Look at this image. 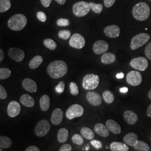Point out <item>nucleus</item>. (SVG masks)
Listing matches in <instances>:
<instances>
[{
  "label": "nucleus",
  "instance_id": "f257e3e1",
  "mask_svg": "<svg viewBox=\"0 0 151 151\" xmlns=\"http://www.w3.org/2000/svg\"><path fill=\"white\" fill-rule=\"evenodd\" d=\"M47 71L52 78H59L67 73L68 66L63 60H55L49 63Z\"/></svg>",
  "mask_w": 151,
  "mask_h": 151
},
{
  "label": "nucleus",
  "instance_id": "f03ea898",
  "mask_svg": "<svg viewBox=\"0 0 151 151\" xmlns=\"http://www.w3.org/2000/svg\"><path fill=\"white\" fill-rule=\"evenodd\" d=\"M132 14L136 20L145 21L150 16V8L145 2L138 3L133 7Z\"/></svg>",
  "mask_w": 151,
  "mask_h": 151
},
{
  "label": "nucleus",
  "instance_id": "7ed1b4c3",
  "mask_svg": "<svg viewBox=\"0 0 151 151\" xmlns=\"http://www.w3.org/2000/svg\"><path fill=\"white\" fill-rule=\"evenodd\" d=\"M27 20V17L22 14L12 16L7 22V25L12 30L20 31L26 27Z\"/></svg>",
  "mask_w": 151,
  "mask_h": 151
},
{
  "label": "nucleus",
  "instance_id": "20e7f679",
  "mask_svg": "<svg viewBox=\"0 0 151 151\" xmlns=\"http://www.w3.org/2000/svg\"><path fill=\"white\" fill-rule=\"evenodd\" d=\"M100 82L99 76L93 73L85 76L82 80V87L87 90H92L97 88Z\"/></svg>",
  "mask_w": 151,
  "mask_h": 151
},
{
  "label": "nucleus",
  "instance_id": "39448f33",
  "mask_svg": "<svg viewBox=\"0 0 151 151\" xmlns=\"http://www.w3.org/2000/svg\"><path fill=\"white\" fill-rule=\"evenodd\" d=\"M91 10V7L89 3L85 1H80L76 2L73 6L72 11L75 16L83 17L86 16Z\"/></svg>",
  "mask_w": 151,
  "mask_h": 151
},
{
  "label": "nucleus",
  "instance_id": "423d86ee",
  "mask_svg": "<svg viewBox=\"0 0 151 151\" xmlns=\"http://www.w3.org/2000/svg\"><path fill=\"white\" fill-rule=\"evenodd\" d=\"M150 39V36L147 33H140L135 35L131 40L130 48L136 50L144 45Z\"/></svg>",
  "mask_w": 151,
  "mask_h": 151
},
{
  "label": "nucleus",
  "instance_id": "0eeeda50",
  "mask_svg": "<svg viewBox=\"0 0 151 151\" xmlns=\"http://www.w3.org/2000/svg\"><path fill=\"white\" fill-rule=\"evenodd\" d=\"M83 113L84 109L81 105L79 104H73L67 109L65 115L67 119L72 120L82 116Z\"/></svg>",
  "mask_w": 151,
  "mask_h": 151
},
{
  "label": "nucleus",
  "instance_id": "6e6552de",
  "mask_svg": "<svg viewBox=\"0 0 151 151\" xmlns=\"http://www.w3.org/2000/svg\"><path fill=\"white\" fill-rule=\"evenodd\" d=\"M50 129V125L46 120H42L38 122L35 128V133L36 135L42 137L47 135Z\"/></svg>",
  "mask_w": 151,
  "mask_h": 151
},
{
  "label": "nucleus",
  "instance_id": "1a4fd4ad",
  "mask_svg": "<svg viewBox=\"0 0 151 151\" xmlns=\"http://www.w3.org/2000/svg\"><path fill=\"white\" fill-rule=\"evenodd\" d=\"M86 41L85 38L81 34L75 33L70 38L69 41V44L70 47L74 48H83L85 45Z\"/></svg>",
  "mask_w": 151,
  "mask_h": 151
},
{
  "label": "nucleus",
  "instance_id": "9d476101",
  "mask_svg": "<svg viewBox=\"0 0 151 151\" xmlns=\"http://www.w3.org/2000/svg\"><path fill=\"white\" fill-rule=\"evenodd\" d=\"M130 66L135 70L140 71L146 70L148 66V60L145 57H139L132 60L130 63Z\"/></svg>",
  "mask_w": 151,
  "mask_h": 151
},
{
  "label": "nucleus",
  "instance_id": "9b49d317",
  "mask_svg": "<svg viewBox=\"0 0 151 151\" xmlns=\"http://www.w3.org/2000/svg\"><path fill=\"white\" fill-rule=\"evenodd\" d=\"M127 81L130 85L137 86L142 83V77L139 72L137 70H132L127 74Z\"/></svg>",
  "mask_w": 151,
  "mask_h": 151
},
{
  "label": "nucleus",
  "instance_id": "f8f14e48",
  "mask_svg": "<svg viewBox=\"0 0 151 151\" xmlns=\"http://www.w3.org/2000/svg\"><path fill=\"white\" fill-rule=\"evenodd\" d=\"M8 55L11 59L17 62H21L25 58L24 52L21 49L13 47L8 50Z\"/></svg>",
  "mask_w": 151,
  "mask_h": 151
},
{
  "label": "nucleus",
  "instance_id": "ddd939ff",
  "mask_svg": "<svg viewBox=\"0 0 151 151\" xmlns=\"http://www.w3.org/2000/svg\"><path fill=\"white\" fill-rule=\"evenodd\" d=\"M21 111V106L20 104L16 101H12L9 104L7 112L8 115L11 118L17 116Z\"/></svg>",
  "mask_w": 151,
  "mask_h": 151
},
{
  "label": "nucleus",
  "instance_id": "4468645a",
  "mask_svg": "<svg viewBox=\"0 0 151 151\" xmlns=\"http://www.w3.org/2000/svg\"><path fill=\"white\" fill-rule=\"evenodd\" d=\"M86 99L88 103L95 106L100 105L103 101L100 95L96 92H88L86 94Z\"/></svg>",
  "mask_w": 151,
  "mask_h": 151
},
{
  "label": "nucleus",
  "instance_id": "2eb2a0df",
  "mask_svg": "<svg viewBox=\"0 0 151 151\" xmlns=\"http://www.w3.org/2000/svg\"><path fill=\"white\" fill-rule=\"evenodd\" d=\"M108 43L103 40L96 41L93 45L92 49L96 54H101L105 53L109 49Z\"/></svg>",
  "mask_w": 151,
  "mask_h": 151
},
{
  "label": "nucleus",
  "instance_id": "dca6fc26",
  "mask_svg": "<svg viewBox=\"0 0 151 151\" xmlns=\"http://www.w3.org/2000/svg\"><path fill=\"white\" fill-rule=\"evenodd\" d=\"M104 32L109 38H117L120 34V29L118 26L112 25L105 27L104 30Z\"/></svg>",
  "mask_w": 151,
  "mask_h": 151
},
{
  "label": "nucleus",
  "instance_id": "f3484780",
  "mask_svg": "<svg viewBox=\"0 0 151 151\" xmlns=\"http://www.w3.org/2000/svg\"><path fill=\"white\" fill-rule=\"evenodd\" d=\"M22 85L26 91L29 92L34 93L37 91V85L36 82L31 78H25L22 82Z\"/></svg>",
  "mask_w": 151,
  "mask_h": 151
},
{
  "label": "nucleus",
  "instance_id": "a211bd4d",
  "mask_svg": "<svg viewBox=\"0 0 151 151\" xmlns=\"http://www.w3.org/2000/svg\"><path fill=\"white\" fill-rule=\"evenodd\" d=\"M63 117V111L59 108L54 109L51 116V122L54 125H58L62 122Z\"/></svg>",
  "mask_w": 151,
  "mask_h": 151
},
{
  "label": "nucleus",
  "instance_id": "6ab92c4d",
  "mask_svg": "<svg viewBox=\"0 0 151 151\" xmlns=\"http://www.w3.org/2000/svg\"><path fill=\"white\" fill-rule=\"evenodd\" d=\"M106 126L109 131L113 133L118 134L121 133L122 128L120 125L112 119H109L106 122Z\"/></svg>",
  "mask_w": 151,
  "mask_h": 151
},
{
  "label": "nucleus",
  "instance_id": "aec40b11",
  "mask_svg": "<svg viewBox=\"0 0 151 151\" xmlns=\"http://www.w3.org/2000/svg\"><path fill=\"white\" fill-rule=\"evenodd\" d=\"M125 122L129 125L135 124L138 120V116L135 113L131 110L125 111L123 114Z\"/></svg>",
  "mask_w": 151,
  "mask_h": 151
},
{
  "label": "nucleus",
  "instance_id": "412c9836",
  "mask_svg": "<svg viewBox=\"0 0 151 151\" xmlns=\"http://www.w3.org/2000/svg\"><path fill=\"white\" fill-rule=\"evenodd\" d=\"M94 130L98 135L103 137H107L109 135V130L106 126L102 123H97L94 127Z\"/></svg>",
  "mask_w": 151,
  "mask_h": 151
},
{
  "label": "nucleus",
  "instance_id": "4be33fe9",
  "mask_svg": "<svg viewBox=\"0 0 151 151\" xmlns=\"http://www.w3.org/2000/svg\"><path fill=\"white\" fill-rule=\"evenodd\" d=\"M124 143L128 146L134 147L138 141L137 135L134 133H129L125 135L123 138Z\"/></svg>",
  "mask_w": 151,
  "mask_h": 151
},
{
  "label": "nucleus",
  "instance_id": "5701e85b",
  "mask_svg": "<svg viewBox=\"0 0 151 151\" xmlns=\"http://www.w3.org/2000/svg\"><path fill=\"white\" fill-rule=\"evenodd\" d=\"M20 101L22 105L27 108H32L35 104V101L34 99L28 94L22 95L20 97Z\"/></svg>",
  "mask_w": 151,
  "mask_h": 151
},
{
  "label": "nucleus",
  "instance_id": "b1692460",
  "mask_svg": "<svg viewBox=\"0 0 151 151\" xmlns=\"http://www.w3.org/2000/svg\"><path fill=\"white\" fill-rule=\"evenodd\" d=\"M110 150L111 151H128L129 147L124 143L119 142H113L110 144Z\"/></svg>",
  "mask_w": 151,
  "mask_h": 151
},
{
  "label": "nucleus",
  "instance_id": "393cba45",
  "mask_svg": "<svg viewBox=\"0 0 151 151\" xmlns=\"http://www.w3.org/2000/svg\"><path fill=\"white\" fill-rule=\"evenodd\" d=\"M116 60V57L111 53H105L101 57V61L103 64L109 65L114 63Z\"/></svg>",
  "mask_w": 151,
  "mask_h": 151
},
{
  "label": "nucleus",
  "instance_id": "a878e982",
  "mask_svg": "<svg viewBox=\"0 0 151 151\" xmlns=\"http://www.w3.org/2000/svg\"><path fill=\"white\" fill-rule=\"evenodd\" d=\"M43 58L41 55H36L30 61L29 63V66L31 69L32 70L36 69L43 63Z\"/></svg>",
  "mask_w": 151,
  "mask_h": 151
},
{
  "label": "nucleus",
  "instance_id": "bb28decb",
  "mask_svg": "<svg viewBox=\"0 0 151 151\" xmlns=\"http://www.w3.org/2000/svg\"><path fill=\"white\" fill-rule=\"evenodd\" d=\"M40 106L44 111H46L50 107V98L47 95H44L40 99Z\"/></svg>",
  "mask_w": 151,
  "mask_h": 151
},
{
  "label": "nucleus",
  "instance_id": "cd10ccee",
  "mask_svg": "<svg viewBox=\"0 0 151 151\" xmlns=\"http://www.w3.org/2000/svg\"><path fill=\"white\" fill-rule=\"evenodd\" d=\"M68 131L65 128H61L59 130L57 134V139L60 143H65L68 138Z\"/></svg>",
  "mask_w": 151,
  "mask_h": 151
},
{
  "label": "nucleus",
  "instance_id": "c85d7f7f",
  "mask_svg": "<svg viewBox=\"0 0 151 151\" xmlns=\"http://www.w3.org/2000/svg\"><path fill=\"white\" fill-rule=\"evenodd\" d=\"M81 134L83 138L89 140L92 139L95 137L93 131L87 127H83L81 129Z\"/></svg>",
  "mask_w": 151,
  "mask_h": 151
},
{
  "label": "nucleus",
  "instance_id": "c756f323",
  "mask_svg": "<svg viewBox=\"0 0 151 151\" xmlns=\"http://www.w3.org/2000/svg\"><path fill=\"white\" fill-rule=\"evenodd\" d=\"M133 147L135 150L138 151H150V148L148 145L142 140H138L137 144Z\"/></svg>",
  "mask_w": 151,
  "mask_h": 151
},
{
  "label": "nucleus",
  "instance_id": "7c9ffc66",
  "mask_svg": "<svg viewBox=\"0 0 151 151\" xmlns=\"http://www.w3.org/2000/svg\"><path fill=\"white\" fill-rule=\"evenodd\" d=\"M12 145L11 139L5 136L0 137V147L1 148H8Z\"/></svg>",
  "mask_w": 151,
  "mask_h": 151
},
{
  "label": "nucleus",
  "instance_id": "2f4dec72",
  "mask_svg": "<svg viewBox=\"0 0 151 151\" xmlns=\"http://www.w3.org/2000/svg\"><path fill=\"white\" fill-rule=\"evenodd\" d=\"M11 7L10 0H0V12L8 11Z\"/></svg>",
  "mask_w": 151,
  "mask_h": 151
},
{
  "label": "nucleus",
  "instance_id": "473e14b6",
  "mask_svg": "<svg viewBox=\"0 0 151 151\" xmlns=\"http://www.w3.org/2000/svg\"><path fill=\"white\" fill-rule=\"evenodd\" d=\"M103 97L104 101L108 104H111L114 101L113 93L109 90H106L103 92Z\"/></svg>",
  "mask_w": 151,
  "mask_h": 151
},
{
  "label": "nucleus",
  "instance_id": "72a5a7b5",
  "mask_svg": "<svg viewBox=\"0 0 151 151\" xmlns=\"http://www.w3.org/2000/svg\"><path fill=\"white\" fill-rule=\"evenodd\" d=\"M44 45L50 50H54L57 48V44L51 39H46L44 40Z\"/></svg>",
  "mask_w": 151,
  "mask_h": 151
},
{
  "label": "nucleus",
  "instance_id": "f704fd0d",
  "mask_svg": "<svg viewBox=\"0 0 151 151\" xmlns=\"http://www.w3.org/2000/svg\"><path fill=\"white\" fill-rule=\"evenodd\" d=\"M11 72L7 68H0V79L5 80L11 76Z\"/></svg>",
  "mask_w": 151,
  "mask_h": 151
},
{
  "label": "nucleus",
  "instance_id": "c9c22d12",
  "mask_svg": "<svg viewBox=\"0 0 151 151\" xmlns=\"http://www.w3.org/2000/svg\"><path fill=\"white\" fill-rule=\"evenodd\" d=\"M72 141L76 145L78 146H81L83 143V138L82 135H80L78 134H75L73 135L72 138Z\"/></svg>",
  "mask_w": 151,
  "mask_h": 151
},
{
  "label": "nucleus",
  "instance_id": "e433bc0d",
  "mask_svg": "<svg viewBox=\"0 0 151 151\" xmlns=\"http://www.w3.org/2000/svg\"><path fill=\"white\" fill-rule=\"evenodd\" d=\"M89 4L91 7V9L96 14H100L103 11V6L101 4H96L93 2H90Z\"/></svg>",
  "mask_w": 151,
  "mask_h": 151
},
{
  "label": "nucleus",
  "instance_id": "4c0bfd02",
  "mask_svg": "<svg viewBox=\"0 0 151 151\" xmlns=\"http://www.w3.org/2000/svg\"><path fill=\"white\" fill-rule=\"evenodd\" d=\"M70 93L73 96H77L79 93L78 88L77 85V84L72 82L70 84Z\"/></svg>",
  "mask_w": 151,
  "mask_h": 151
},
{
  "label": "nucleus",
  "instance_id": "58836bf2",
  "mask_svg": "<svg viewBox=\"0 0 151 151\" xmlns=\"http://www.w3.org/2000/svg\"><path fill=\"white\" fill-rule=\"evenodd\" d=\"M58 37L62 39L67 40L68 39L70 38V31L68 30H60V32H58Z\"/></svg>",
  "mask_w": 151,
  "mask_h": 151
},
{
  "label": "nucleus",
  "instance_id": "ea45409f",
  "mask_svg": "<svg viewBox=\"0 0 151 151\" xmlns=\"http://www.w3.org/2000/svg\"><path fill=\"white\" fill-rule=\"evenodd\" d=\"M57 24L60 27H67L70 25V21L67 19L60 18L57 20Z\"/></svg>",
  "mask_w": 151,
  "mask_h": 151
},
{
  "label": "nucleus",
  "instance_id": "a19ab883",
  "mask_svg": "<svg viewBox=\"0 0 151 151\" xmlns=\"http://www.w3.org/2000/svg\"><path fill=\"white\" fill-rule=\"evenodd\" d=\"M65 83L63 81H60L57 86H55V91L58 93H63L65 90Z\"/></svg>",
  "mask_w": 151,
  "mask_h": 151
},
{
  "label": "nucleus",
  "instance_id": "79ce46f5",
  "mask_svg": "<svg viewBox=\"0 0 151 151\" xmlns=\"http://www.w3.org/2000/svg\"><path fill=\"white\" fill-rule=\"evenodd\" d=\"M90 143H91L92 146L97 150H99V149L101 148L102 147H103L102 143L100 140L93 139L90 142Z\"/></svg>",
  "mask_w": 151,
  "mask_h": 151
},
{
  "label": "nucleus",
  "instance_id": "37998d69",
  "mask_svg": "<svg viewBox=\"0 0 151 151\" xmlns=\"http://www.w3.org/2000/svg\"><path fill=\"white\" fill-rule=\"evenodd\" d=\"M37 16L38 20L41 22H44L47 20V16H46L45 14L42 11L38 12L37 14Z\"/></svg>",
  "mask_w": 151,
  "mask_h": 151
},
{
  "label": "nucleus",
  "instance_id": "c03bdc74",
  "mask_svg": "<svg viewBox=\"0 0 151 151\" xmlns=\"http://www.w3.org/2000/svg\"><path fill=\"white\" fill-rule=\"evenodd\" d=\"M145 54L148 60H151V42L148 44L145 48Z\"/></svg>",
  "mask_w": 151,
  "mask_h": 151
},
{
  "label": "nucleus",
  "instance_id": "a18cd8bd",
  "mask_svg": "<svg viewBox=\"0 0 151 151\" xmlns=\"http://www.w3.org/2000/svg\"><path fill=\"white\" fill-rule=\"evenodd\" d=\"M7 97V95L5 88L2 85H0V99L1 100H4L6 99Z\"/></svg>",
  "mask_w": 151,
  "mask_h": 151
},
{
  "label": "nucleus",
  "instance_id": "49530a36",
  "mask_svg": "<svg viewBox=\"0 0 151 151\" xmlns=\"http://www.w3.org/2000/svg\"><path fill=\"white\" fill-rule=\"evenodd\" d=\"M72 147L70 144H65L61 146L59 151H71Z\"/></svg>",
  "mask_w": 151,
  "mask_h": 151
},
{
  "label": "nucleus",
  "instance_id": "de8ad7c7",
  "mask_svg": "<svg viewBox=\"0 0 151 151\" xmlns=\"http://www.w3.org/2000/svg\"><path fill=\"white\" fill-rule=\"evenodd\" d=\"M116 0H104V5L106 7L109 8L113 5Z\"/></svg>",
  "mask_w": 151,
  "mask_h": 151
},
{
  "label": "nucleus",
  "instance_id": "09e8293b",
  "mask_svg": "<svg viewBox=\"0 0 151 151\" xmlns=\"http://www.w3.org/2000/svg\"><path fill=\"white\" fill-rule=\"evenodd\" d=\"M52 0H40L42 5L45 7H48L50 5Z\"/></svg>",
  "mask_w": 151,
  "mask_h": 151
},
{
  "label": "nucleus",
  "instance_id": "8fccbe9b",
  "mask_svg": "<svg viewBox=\"0 0 151 151\" xmlns=\"http://www.w3.org/2000/svg\"><path fill=\"white\" fill-rule=\"evenodd\" d=\"M25 151H40L39 148L36 146H32L29 147Z\"/></svg>",
  "mask_w": 151,
  "mask_h": 151
},
{
  "label": "nucleus",
  "instance_id": "3c124183",
  "mask_svg": "<svg viewBox=\"0 0 151 151\" xmlns=\"http://www.w3.org/2000/svg\"><path fill=\"white\" fill-rule=\"evenodd\" d=\"M4 58V50L1 49H0V62H1Z\"/></svg>",
  "mask_w": 151,
  "mask_h": 151
},
{
  "label": "nucleus",
  "instance_id": "603ef678",
  "mask_svg": "<svg viewBox=\"0 0 151 151\" xmlns=\"http://www.w3.org/2000/svg\"><path fill=\"white\" fill-rule=\"evenodd\" d=\"M147 115L148 116L151 118V104L149 105V106L147 108Z\"/></svg>",
  "mask_w": 151,
  "mask_h": 151
},
{
  "label": "nucleus",
  "instance_id": "864d4df0",
  "mask_svg": "<svg viewBox=\"0 0 151 151\" xmlns=\"http://www.w3.org/2000/svg\"><path fill=\"white\" fill-rule=\"evenodd\" d=\"M119 91H120L121 93H126V92L128 91V88L127 87H122V88H120Z\"/></svg>",
  "mask_w": 151,
  "mask_h": 151
},
{
  "label": "nucleus",
  "instance_id": "5fc2aeb1",
  "mask_svg": "<svg viewBox=\"0 0 151 151\" xmlns=\"http://www.w3.org/2000/svg\"><path fill=\"white\" fill-rule=\"evenodd\" d=\"M124 77V74L123 72H120L119 73H118L116 75V77L118 79H121V78H123Z\"/></svg>",
  "mask_w": 151,
  "mask_h": 151
},
{
  "label": "nucleus",
  "instance_id": "6e6d98bb",
  "mask_svg": "<svg viewBox=\"0 0 151 151\" xmlns=\"http://www.w3.org/2000/svg\"><path fill=\"white\" fill-rule=\"evenodd\" d=\"M55 1L60 5H63L66 2V0H55Z\"/></svg>",
  "mask_w": 151,
  "mask_h": 151
},
{
  "label": "nucleus",
  "instance_id": "4d7b16f0",
  "mask_svg": "<svg viewBox=\"0 0 151 151\" xmlns=\"http://www.w3.org/2000/svg\"><path fill=\"white\" fill-rule=\"evenodd\" d=\"M148 96L150 99L151 100V90L148 92Z\"/></svg>",
  "mask_w": 151,
  "mask_h": 151
},
{
  "label": "nucleus",
  "instance_id": "13d9d810",
  "mask_svg": "<svg viewBox=\"0 0 151 151\" xmlns=\"http://www.w3.org/2000/svg\"><path fill=\"white\" fill-rule=\"evenodd\" d=\"M89 148H90V147H89V146H87L86 147V151H88V150H89Z\"/></svg>",
  "mask_w": 151,
  "mask_h": 151
},
{
  "label": "nucleus",
  "instance_id": "bf43d9fd",
  "mask_svg": "<svg viewBox=\"0 0 151 151\" xmlns=\"http://www.w3.org/2000/svg\"><path fill=\"white\" fill-rule=\"evenodd\" d=\"M0 151H2V148H1V150H0Z\"/></svg>",
  "mask_w": 151,
  "mask_h": 151
},
{
  "label": "nucleus",
  "instance_id": "052dcab7",
  "mask_svg": "<svg viewBox=\"0 0 151 151\" xmlns=\"http://www.w3.org/2000/svg\"><path fill=\"white\" fill-rule=\"evenodd\" d=\"M150 1H151V0H150Z\"/></svg>",
  "mask_w": 151,
  "mask_h": 151
}]
</instances>
